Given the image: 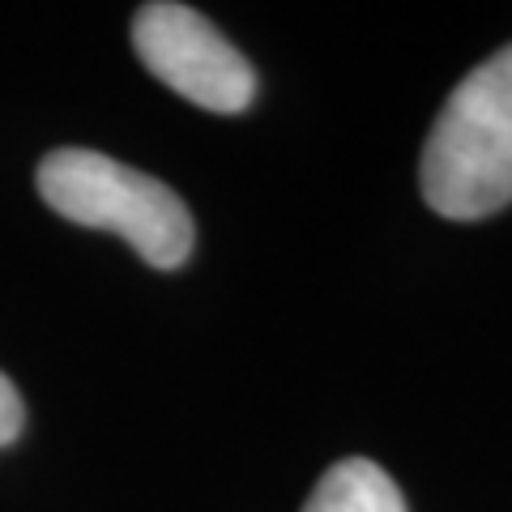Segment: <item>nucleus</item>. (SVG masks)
I'll return each instance as SVG.
<instances>
[{"instance_id": "obj_3", "label": "nucleus", "mask_w": 512, "mask_h": 512, "mask_svg": "<svg viewBox=\"0 0 512 512\" xmlns=\"http://www.w3.org/2000/svg\"><path fill=\"white\" fill-rule=\"evenodd\" d=\"M137 60L175 94L218 116H235L256 99L248 56L192 5L154 0L133 18Z\"/></svg>"}, {"instance_id": "obj_4", "label": "nucleus", "mask_w": 512, "mask_h": 512, "mask_svg": "<svg viewBox=\"0 0 512 512\" xmlns=\"http://www.w3.org/2000/svg\"><path fill=\"white\" fill-rule=\"evenodd\" d=\"M303 512H406V500L376 461L346 457L316 483Z\"/></svg>"}, {"instance_id": "obj_1", "label": "nucleus", "mask_w": 512, "mask_h": 512, "mask_svg": "<svg viewBox=\"0 0 512 512\" xmlns=\"http://www.w3.org/2000/svg\"><path fill=\"white\" fill-rule=\"evenodd\" d=\"M419 175L427 205L453 222L487 218L512 201V43L453 86Z\"/></svg>"}, {"instance_id": "obj_5", "label": "nucleus", "mask_w": 512, "mask_h": 512, "mask_svg": "<svg viewBox=\"0 0 512 512\" xmlns=\"http://www.w3.org/2000/svg\"><path fill=\"white\" fill-rule=\"evenodd\" d=\"M22 423H26L22 397H18V389H13V380L0 372V448L22 436Z\"/></svg>"}, {"instance_id": "obj_2", "label": "nucleus", "mask_w": 512, "mask_h": 512, "mask_svg": "<svg viewBox=\"0 0 512 512\" xmlns=\"http://www.w3.org/2000/svg\"><path fill=\"white\" fill-rule=\"evenodd\" d=\"M39 197L77 227L116 231L154 269L184 265L192 252V214L180 192L111 154L52 150L39 163Z\"/></svg>"}]
</instances>
